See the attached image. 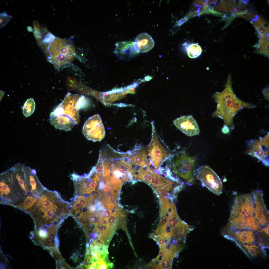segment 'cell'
Listing matches in <instances>:
<instances>
[{
  "label": "cell",
  "mask_w": 269,
  "mask_h": 269,
  "mask_svg": "<svg viewBox=\"0 0 269 269\" xmlns=\"http://www.w3.org/2000/svg\"><path fill=\"white\" fill-rule=\"evenodd\" d=\"M115 46L114 53L123 60L131 59L140 53L136 43L133 41L118 42L116 44Z\"/></svg>",
  "instance_id": "13"
},
{
  "label": "cell",
  "mask_w": 269,
  "mask_h": 269,
  "mask_svg": "<svg viewBox=\"0 0 269 269\" xmlns=\"http://www.w3.org/2000/svg\"><path fill=\"white\" fill-rule=\"evenodd\" d=\"M173 123L177 128L188 136L195 135L200 132L196 120L192 115L184 116L177 118Z\"/></svg>",
  "instance_id": "12"
},
{
  "label": "cell",
  "mask_w": 269,
  "mask_h": 269,
  "mask_svg": "<svg viewBox=\"0 0 269 269\" xmlns=\"http://www.w3.org/2000/svg\"><path fill=\"white\" fill-rule=\"evenodd\" d=\"M104 185L105 184L103 182H100L99 183V189H102L103 188V187L104 186Z\"/></svg>",
  "instance_id": "39"
},
{
  "label": "cell",
  "mask_w": 269,
  "mask_h": 269,
  "mask_svg": "<svg viewBox=\"0 0 269 269\" xmlns=\"http://www.w3.org/2000/svg\"><path fill=\"white\" fill-rule=\"evenodd\" d=\"M100 263L99 262H97L95 263H93L92 265L90 266L89 268V269H99Z\"/></svg>",
  "instance_id": "32"
},
{
  "label": "cell",
  "mask_w": 269,
  "mask_h": 269,
  "mask_svg": "<svg viewBox=\"0 0 269 269\" xmlns=\"http://www.w3.org/2000/svg\"><path fill=\"white\" fill-rule=\"evenodd\" d=\"M146 151L148 166L154 172L158 169L160 166L171 155L169 151L159 142L153 128L151 141Z\"/></svg>",
  "instance_id": "5"
},
{
  "label": "cell",
  "mask_w": 269,
  "mask_h": 269,
  "mask_svg": "<svg viewBox=\"0 0 269 269\" xmlns=\"http://www.w3.org/2000/svg\"><path fill=\"white\" fill-rule=\"evenodd\" d=\"M102 173L104 180L107 181L109 178L111 173L110 167L109 163L106 160L103 159L102 153H100Z\"/></svg>",
  "instance_id": "24"
},
{
  "label": "cell",
  "mask_w": 269,
  "mask_h": 269,
  "mask_svg": "<svg viewBox=\"0 0 269 269\" xmlns=\"http://www.w3.org/2000/svg\"><path fill=\"white\" fill-rule=\"evenodd\" d=\"M222 130V133L225 134H228L230 132L229 128L225 125L223 126Z\"/></svg>",
  "instance_id": "37"
},
{
  "label": "cell",
  "mask_w": 269,
  "mask_h": 269,
  "mask_svg": "<svg viewBox=\"0 0 269 269\" xmlns=\"http://www.w3.org/2000/svg\"><path fill=\"white\" fill-rule=\"evenodd\" d=\"M82 132L87 139L94 141H100L105 137V132L102 120L97 114L89 117L85 123Z\"/></svg>",
  "instance_id": "9"
},
{
  "label": "cell",
  "mask_w": 269,
  "mask_h": 269,
  "mask_svg": "<svg viewBox=\"0 0 269 269\" xmlns=\"http://www.w3.org/2000/svg\"><path fill=\"white\" fill-rule=\"evenodd\" d=\"M196 161L184 150L177 155L172 166L176 176L183 179L187 184L191 185L195 181Z\"/></svg>",
  "instance_id": "4"
},
{
  "label": "cell",
  "mask_w": 269,
  "mask_h": 269,
  "mask_svg": "<svg viewBox=\"0 0 269 269\" xmlns=\"http://www.w3.org/2000/svg\"><path fill=\"white\" fill-rule=\"evenodd\" d=\"M104 192L107 193L111 192V188L110 186L106 185L104 186L103 188Z\"/></svg>",
  "instance_id": "36"
},
{
  "label": "cell",
  "mask_w": 269,
  "mask_h": 269,
  "mask_svg": "<svg viewBox=\"0 0 269 269\" xmlns=\"http://www.w3.org/2000/svg\"><path fill=\"white\" fill-rule=\"evenodd\" d=\"M172 181L167 180L161 175L154 173L152 178L148 184L154 190L157 189L164 187Z\"/></svg>",
  "instance_id": "20"
},
{
  "label": "cell",
  "mask_w": 269,
  "mask_h": 269,
  "mask_svg": "<svg viewBox=\"0 0 269 269\" xmlns=\"http://www.w3.org/2000/svg\"><path fill=\"white\" fill-rule=\"evenodd\" d=\"M111 215V210H106L103 213V216L108 219Z\"/></svg>",
  "instance_id": "35"
},
{
  "label": "cell",
  "mask_w": 269,
  "mask_h": 269,
  "mask_svg": "<svg viewBox=\"0 0 269 269\" xmlns=\"http://www.w3.org/2000/svg\"><path fill=\"white\" fill-rule=\"evenodd\" d=\"M49 119L50 124L56 129L69 131L76 125L71 118L64 114H55L51 112Z\"/></svg>",
  "instance_id": "15"
},
{
  "label": "cell",
  "mask_w": 269,
  "mask_h": 269,
  "mask_svg": "<svg viewBox=\"0 0 269 269\" xmlns=\"http://www.w3.org/2000/svg\"><path fill=\"white\" fill-rule=\"evenodd\" d=\"M24 166L16 164L8 171L22 204L26 197L30 194L26 183Z\"/></svg>",
  "instance_id": "10"
},
{
  "label": "cell",
  "mask_w": 269,
  "mask_h": 269,
  "mask_svg": "<svg viewBox=\"0 0 269 269\" xmlns=\"http://www.w3.org/2000/svg\"><path fill=\"white\" fill-rule=\"evenodd\" d=\"M91 260L90 259L87 258H85L83 263V266H85L86 269H88L89 267V263Z\"/></svg>",
  "instance_id": "34"
},
{
  "label": "cell",
  "mask_w": 269,
  "mask_h": 269,
  "mask_svg": "<svg viewBox=\"0 0 269 269\" xmlns=\"http://www.w3.org/2000/svg\"><path fill=\"white\" fill-rule=\"evenodd\" d=\"M0 177V203L17 208L21 202L8 170Z\"/></svg>",
  "instance_id": "7"
},
{
  "label": "cell",
  "mask_w": 269,
  "mask_h": 269,
  "mask_svg": "<svg viewBox=\"0 0 269 269\" xmlns=\"http://www.w3.org/2000/svg\"><path fill=\"white\" fill-rule=\"evenodd\" d=\"M70 204L64 201L55 191L46 188L38 198L36 208L31 215L35 228L57 225L69 213Z\"/></svg>",
  "instance_id": "1"
},
{
  "label": "cell",
  "mask_w": 269,
  "mask_h": 269,
  "mask_svg": "<svg viewBox=\"0 0 269 269\" xmlns=\"http://www.w3.org/2000/svg\"><path fill=\"white\" fill-rule=\"evenodd\" d=\"M168 221V218L167 216L164 215L160 214L159 226V227H161L167 225Z\"/></svg>",
  "instance_id": "28"
},
{
  "label": "cell",
  "mask_w": 269,
  "mask_h": 269,
  "mask_svg": "<svg viewBox=\"0 0 269 269\" xmlns=\"http://www.w3.org/2000/svg\"><path fill=\"white\" fill-rule=\"evenodd\" d=\"M157 197H164V195L168 193L167 190L164 187L157 189L154 190Z\"/></svg>",
  "instance_id": "27"
},
{
  "label": "cell",
  "mask_w": 269,
  "mask_h": 269,
  "mask_svg": "<svg viewBox=\"0 0 269 269\" xmlns=\"http://www.w3.org/2000/svg\"><path fill=\"white\" fill-rule=\"evenodd\" d=\"M26 183L29 192L32 194L39 196L46 188L39 181L36 170L24 166Z\"/></svg>",
  "instance_id": "14"
},
{
  "label": "cell",
  "mask_w": 269,
  "mask_h": 269,
  "mask_svg": "<svg viewBox=\"0 0 269 269\" xmlns=\"http://www.w3.org/2000/svg\"><path fill=\"white\" fill-rule=\"evenodd\" d=\"M107 230V225H102L101 227L100 230V234L105 235Z\"/></svg>",
  "instance_id": "33"
},
{
  "label": "cell",
  "mask_w": 269,
  "mask_h": 269,
  "mask_svg": "<svg viewBox=\"0 0 269 269\" xmlns=\"http://www.w3.org/2000/svg\"><path fill=\"white\" fill-rule=\"evenodd\" d=\"M213 97L217 103L216 109L213 115L223 119L225 125L231 129L234 128L233 118L238 111L244 108L256 107L237 97L232 89L230 75L228 77L224 90L221 92H216Z\"/></svg>",
  "instance_id": "2"
},
{
  "label": "cell",
  "mask_w": 269,
  "mask_h": 269,
  "mask_svg": "<svg viewBox=\"0 0 269 269\" xmlns=\"http://www.w3.org/2000/svg\"><path fill=\"white\" fill-rule=\"evenodd\" d=\"M111 169L120 172L123 175L132 176L133 173L132 165L127 160L120 159L112 163L111 164Z\"/></svg>",
  "instance_id": "17"
},
{
  "label": "cell",
  "mask_w": 269,
  "mask_h": 269,
  "mask_svg": "<svg viewBox=\"0 0 269 269\" xmlns=\"http://www.w3.org/2000/svg\"><path fill=\"white\" fill-rule=\"evenodd\" d=\"M183 45L188 56L191 58H196L202 53V49L198 44L185 43Z\"/></svg>",
  "instance_id": "19"
},
{
  "label": "cell",
  "mask_w": 269,
  "mask_h": 269,
  "mask_svg": "<svg viewBox=\"0 0 269 269\" xmlns=\"http://www.w3.org/2000/svg\"><path fill=\"white\" fill-rule=\"evenodd\" d=\"M259 225L255 217L252 193L236 196L232 206L228 226L236 229L251 228L256 230Z\"/></svg>",
  "instance_id": "3"
},
{
  "label": "cell",
  "mask_w": 269,
  "mask_h": 269,
  "mask_svg": "<svg viewBox=\"0 0 269 269\" xmlns=\"http://www.w3.org/2000/svg\"><path fill=\"white\" fill-rule=\"evenodd\" d=\"M263 93L265 98L269 100V87L267 86L264 88L262 91Z\"/></svg>",
  "instance_id": "30"
},
{
  "label": "cell",
  "mask_w": 269,
  "mask_h": 269,
  "mask_svg": "<svg viewBox=\"0 0 269 269\" xmlns=\"http://www.w3.org/2000/svg\"><path fill=\"white\" fill-rule=\"evenodd\" d=\"M267 37H262L260 41L257 45V49L255 51L256 53L269 57V39H265Z\"/></svg>",
  "instance_id": "21"
},
{
  "label": "cell",
  "mask_w": 269,
  "mask_h": 269,
  "mask_svg": "<svg viewBox=\"0 0 269 269\" xmlns=\"http://www.w3.org/2000/svg\"><path fill=\"white\" fill-rule=\"evenodd\" d=\"M120 189V188H111V193L113 197L116 200L117 199Z\"/></svg>",
  "instance_id": "29"
},
{
  "label": "cell",
  "mask_w": 269,
  "mask_h": 269,
  "mask_svg": "<svg viewBox=\"0 0 269 269\" xmlns=\"http://www.w3.org/2000/svg\"><path fill=\"white\" fill-rule=\"evenodd\" d=\"M91 236L92 237L94 238H95L96 237V235L95 234H91Z\"/></svg>",
  "instance_id": "41"
},
{
  "label": "cell",
  "mask_w": 269,
  "mask_h": 269,
  "mask_svg": "<svg viewBox=\"0 0 269 269\" xmlns=\"http://www.w3.org/2000/svg\"><path fill=\"white\" fill-rule=\"evenodd\" d=\"M236 236L238 240L243 243L250 244L254 241V234L249 230L243 231L237 234Z\"/></svg>",
  "instance_id": "22"
},
{
  "label": "cell",
  "mask_w": 269,
  "mask_h": 269,
  "mask_svg": "<svg viewBox=\"0 0 269 269\" xmlns=\"http://www.w3.org/2000/svg\"><path fill=\"white\" fill-rule=\"evenodd\" d=\"M39 196L32 194H29L26 197L22 204L18 208L31 216L36 208Z\"/></svg>",
  "instance_id": "18"
},
{
  "label": "cell",
  "mask_w": 269,
  "mask_h": 269,
  "mask_svg": "<svg viewBox=\"0 0 269 269\" xmlns=\"http://www.w3.org/2000/svg\"><path fill=\"white\" fill-rule=\"evenodd\" d=\"M196 173L197 178L204 186L216 195H219L222 193V182L216 174L209 167L202 166L198 169Z\"/></svg>",
  "instance_id": "8"
},
{
  "label": "cell",
  "mask_w": 269,
  "mask_h": 269,
  "mask_svg": "<svg viewBox=\"0 0 269 269\" xmlns=\"http://www.w3.org/2000/svg\"><path fill=\"white\" fill-rule=\"evenodd\" d=\"M83 96L74 94L68 92L63 101L52 112L55 114H64L71 118L75 124L80 121L79 110L81 103L84 99Z\"/></svg>",
  "instance_id": "6"
},
{
  "label": "cell",
  "mask_w": 269,
  "mask_h": 269,
  "mask_svg": "<svg viewBox=\"0 0 269 269\" xmlns=\"http://www.w3.org/2000/svg\"><path fill=\"white\" fill-rule=\"evenodd\" d=\"M109 183L111 188H121L123 184L121 180L114 175L111 176L107 180Z\"/></svg>",
  "instance_id": "25"
},
{
  "label": "cell",
  "mask_w": 269,
  "mask_h": 269,
  "mask_svg": "<svg viewBox=\"0 0 269 269\" xmlns=\"http://www.w3.org/2000/svg\"><path fill=\"white\" fill-rule=\"evenodd\" d=\"M140 53L146 52L151 49L154 42L151 37L148 34L143 33L138 35L135 40Z\"/></svg>",
  "instance_id": "16"
},
{
  "label": "cell",
  "mask_w": 269,
  "mask_h": 269,
  "mask_svg": "<svg viewBox=\"0 0 269 269\" xmlns=\"http://www.w3.org/2000/svg\"><path fill=\"white\" fill-rule=\"evenodd\" d=\"M108 219L103 217L99 221V225L101 226L102 225H107Z\"/></svg>",
  "instance_id": "31"
},
{
  "label": "cell",
  "mask_w": 269,
  "mask_h": 269,
  "mask_svg": "<svg viewBox=\"0 0 269 269\" xmlns=\"http://www.w3.org/2000/svg\"><path fill=\"white\" fill-rule=\"evenodd\" d=\"M249 253L252 256L256 257L258 253V247L255 245H245Z\"/></svg>",
  "instance_id": "26"
},
{
  "label": "cell",
  "mask_w": 269,
  "mask_h": 269,
  "mask_svg": "<svg viewBox=\"0 0 269 269\" xmlns=\"http://www.w3.org/2000/svg\"><path fill=\"white\" fill-rule=\"evenodd\" d=\"M107 265L104 262L100 263L99 269H107Z\"/></svg>",
  "instance_id": "38"
},
{
  "label": "cell",
  "mask_w": 269,
  "mask_h": 269,
  "mask_svg": "<svg viewBox=\"0 0 269 269\" xmlns=\"http://www.w3.org/2000/svg\"><path fill=\"white\" fill-rule=\"evenodd\" d=\"M252 193L255 204V218L259 225H264L268 222L269 212L265 203L263 192L256 190Z\"/></svg>",
  "instance_id": "11"
},
{
  "label": "cell",
  "mask_w": 269,
  "mask_h": 269,
  "mask_svg": "<svg viewBox=\"0 0 269 269\" xmlns=\"http://www.w3.org/2000/svg\"><path fill=\"white\" fill-rule=\"evenodd\" d=\"M35 104L34 100L30 98L28 99L24 103L22 108L23 113L26 117L31 115L34 112Z\"/></svg>",
  "instance_id": "23"
},
{
  "label": "cell",
  "mask_w": 269,
  "mask_h": 269,
  "mask_svg": "<svg viewBox=\"0 0 269 269\" xmlns=\"http://www.w3.org/2000/svg\"><path fill=\"white\" fill-rule=\"evenodd\" d=\"M113 267V264L111 263H110L107 266V269H111Z\"/></svg>",
  "instance_id": "40"
}]
</instances>
